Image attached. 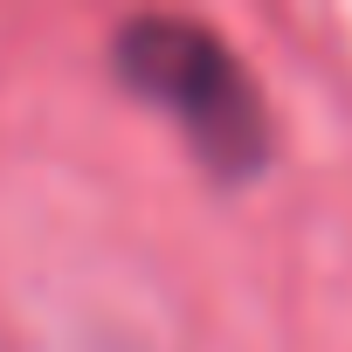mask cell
I'll return each mask as SVG.
<instances>
[{
  "label": "cell",
  "instance_id": "1",
  "mask_svg": "<svg viewBox=\"0 0 352 352\" xmlns=\"http://www.w3.org/2000/svg\"><path fill=\"white\" fill-rule=\"evenodd\" d=\"M118 69L131 76V90H145L152 104H166L180 118L214 166L249 173L263 159L256 90H249V76L235 69V56L208 28H194V21H138L118 42Z\"/></svg>",
  "mask_w": 352,
  "mask_h": 352
}]
</instances>
